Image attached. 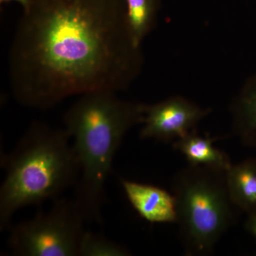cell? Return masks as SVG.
I'll list each match as a JSON object with an SVG mask.
<instances>
[{
	"label": "cell",
	"mask_w": 256,
	"mask_h": 256,
	"mask_svg": "<svg viewBox=\"0 0 256 256\" xmlns=\"http://www.w3.org/2000/svg\"><path fill=\"white\" fill-rule=\"evenodd\" d=\"M124 0H30L9 55L14 98L46 110L89 92L126 90L143 66Z\"/></svg>",
	"instance_id": "cell-1"
},
{
	"label": "cell",
	"mask_w": 256,
	"mask_h": 256,
	"mask_svg": "<svg viewBox=\"0 0 256 256\" xmlns=\"http://www.w3.org/2000/svg\"><path fill=\"white\" fill-rule=\"evenodd\" d=\"M143 104L122 100L116 92L80 96L66 112L64 124L80 165L75 201L86 222H102L106 181L126 133L143 124Z\"/></svg>",
	"instance_id": "cell-2"
},
{
	"label": "cell",
	"mask_w": 256,
	"mask_h": 256,
	"mask_svg": "<svg viewBox=\"0 0 256 256\" xmlns=\"http://www.w3.org/2000/svg\"><path fill=\"white\" fill-rule=\"evenodd\" d=\"M66 129L34 122L2 162L6 172L0 188V230L24 206L56 200L75 186L80 174L78 156Z\"/></svg>",
	"instance_id": "cell-3"
},
{
	"label": "cell",
	"mask_w": 256,
	"mask_h": 256,
	"mask_svg": "<svg viewBox=\"0 0 256 256\" xmlns=\"http://www.w3.org/2000/svg\"><path fill=\"white\" fill-rule=\"evenodd\" d=\"M226 173L188 164L173 178L176 224L188 255H210L235 222L238 208L229 194Z\"/></svg>",
	"instance_id": "cell-4"
},
{
	"label": "cell",
	"mask_w": 256,
	"mask_h": 256,
	"mask_svg": "<svg viewBox=\"0 0 256 256\" xmlns=\"http://www.w3.org/2000/svg\"><path fill=\"white\" fill-rule=\"evenodd\" d=\"M86 222L74 198H57L48 212L10 228L8 244L18 256H79Z\"/></svg>",
	"instance_id": "cell-5"
},
{
	"label": "cell",
	"mask_w": 256,
	"mask_h": 256,
	"mask_svg": "<svg viewBox=\"0 0 256 256\" xmlns=\"http://www.w3.org/2000/svg\"><path fill=\"white\" fill-rule=\"evenodd\" d=\"M144 117L141 139L169 142L194 130L210 112L181 96H174L154 104H143Z\"/></svg>",
	"instance_id": "cell-6"
},
{
	"label": "cell",
	"mask_w": 256,
	"mask_h": 256,
	"mask_svg": "<svg viewBox=\"0 0 256 256\" xmlns=\"http://www.w3.org/2000/svg\"><path fill=\"white\" fill-rule=\"evenodd\" d=\"M121 184L130 203L143 220L151 224L176 223L174 194L154 185L126 180Z\"/></svg>",
	"instance_id": "cell-7"
},
{
	"label": "cell",
	"mask_w": 256,
	"mask_h": 256,
	"mask_svg": "<svg viewBox=\"0 0 256 256\" xmlns=\"http://www.w3.org/2000/svg\"><path fill=\"white\" fill-rule=\"evenodd\" d=\"M214 138H204L194 130L176 140L173 144L192 166H205L220 171L227 172L232 166L229 156L215 148Z\"/></svg>",
	"instance_id": "cell-8"
},
{
	"label": "cell",
	"mask_w": 256,
	"mask_h": 256,
	"mask_svg": "<svg viewBox=\"0 0 256 256\" xmlns=\"http://www.w3.org/2000/svg\"><path fill=\"white\" fill-rule=\"evenodd\" d=\"M229 194L238 210L252 214L256 212V160L232 164L226 173Z\"/></svg>",
	"instance_id": "cell-9"
},
{
	"label": "cell",
	"mask_w": 256,
	"mask_h": 256,
	"mask_svg": "<svg viewBox=\"0 0 256 256\" xmlns=\"http://www.w3.org/2000/svg\"><path fill=\"white\" fill-rule=\"evenodd\" d=\"M230 110L236 134L242 143L256 149V76L242 88Z\"/></svg>",
	"instance_id": "cell-10"
},
{
	"label": "cell",
	"mask_w": 256,
	"mask_h": 256,
	"mask_svg": "<svg viewBox=\"0 0 256 256\" xmlns=\"http://www.w3.org/2000/svg\"><path fill=\"white\" fill-rule=\"evenodd\" d=\"M130 31L139 46L154 28L161 0H124Z\"/></svg>",
	"instance_id": "cell-11"
},
{
	"label": "cell",
	"mask_w": 256,
	"mask_h": 256,
	"mask_svg": "<svg viewBox=\"0 0 256 256\" xmlns=\"http://www.w3.org/2000/svg\"><path fill=\"white\" fill-rule=\"evenodd\" d=\"M126 248L100 235L86 232L80 242L79 256H127Z\"/></svg>",
	"instance_id": "cell-12"
},
{
	"label": "cell",
	"mask_w": 256,
	"mask_h": 256,
	"mask_svg": "<svg viewBox=\"0 0 256 256\" xmlns=\"http://www.w3.org/2000/svg\"><path fill=\"white\" fill-rule=\"evenodd\" d=\"M246 228L256 239V212L248 215L245 224Z\"/></svg>",
	"instance_id": "cell-13"
},
{
	"label": "cell",
	"mask_w": 256,
	"mask_h": 256,
	"mask_svg": "<svg viewBox=\"0 0 256 256\" xmlns=\"http://www.w3.org/2000/svg\"><path fill=\"white\" fill-rule=\"evenodd\" d=\"M12 2L18 3L22 6L23 10H25L28 8L30 0H0L1 4H8V3Z\"/></svg>",
	"instance_id": "cell-14"
}]
</instances>
